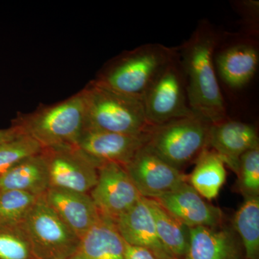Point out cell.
<instances>
[{"instance_id": "cell-24", "label": "cell", "mask_w": 259, "mask_h": 259, "mask_svg": "<svg viewBox=\"0 0 259 259\" xmlns=\"http://www.w3.org/2000/svg\"><path fill=\"white\" fill-rule=\"evenodd\" d=\"M0 259H38L23 224L0 226Z\"/></svg>"}, {"instance_id": "cell-9", "label": "cell", "mask_w": 259, "mask_h": 259, "mask_svg": "<svg viewBox=\"0 0 259 259\" xmlns=\"http://www.w3.org/2000/svg\"><path fill=\"white\" fill-rule=\"evenodd\" d=\"M49 167L50 187L91 192L98 178V168L76 146H61L42 150Z\"/></svg>"}, {"instance_id": "cell-7", "label": "cell", "mask_w": 259, "mask_h": 259, "mask_svg": "<svg viewBox=\"0 0 259 259\" xmlns=\"http://www.w3.org/2000/svg\"><path fill=\"white\" fill-rule=\"evenodd\" d=\"M143 102L146 120L153 127L195 115L189 105L179 53L148 89Z\"/></svg>"}, {"instance_id": "cell-28", "label": "cell", "mask_w": 259, "mask_h": 259, "mask_svg": "<svg viewBox=\"0 0 259 259\" xmlns=\"http://www.w3.org/2000/svg\"><path fill=\"white\" fill-rule=\"evenodd\" d=\"M21 132L15 126L11 125L7 129H0V144L14 139L18 136H22Z\"/></svg>"}, {"instance_id": "cell-27", "label": "cell", "mask_w": 259, "mask_h": 259, "mask_svg": "<svg viewBox=\"0 0 259 259\" xmlns=\"http://www.w3.org/2000/svg\"><path fill=\"white\" fill-rule=\"evenodd\" d=\"M125 259H158L151 250L144 247L130 245L125 242Z\"/></svg>"}, {"instance_id": "cell-12", "label": "cell", "mask_w": 259, "mask_h": 259, "mask_svg": "<svg viewBox=\"0 0 259 259\" xmlns=\"http://www.w3.org/2000/svg\"><path fill=\"white\" fill-rule=\"evenodd\" d=\"M153 199L189 228L222 224V210L207 202L187 182Z\"/></svg>"}, {"instance_id": "cell-4", "label": "cell", "mask_w": 259, "mask_h": 259, "mask_svg": "<svg viewBox=\"0 0 259 259\" xmlns=\"http://www.w3.org/2000/svg\"><path fill=\"white\" fill-rule=\"evenodd\" d=\"M177 56L178 48L146 44L119 56L95 81L143 100L158 75Z\"/></svg>"}, {"instance_id": "cell-13", "label": "cell", "mask_w": 259, "mask_h": 259, "mask_svg": "<svg viewBox=\"0 0 259 259\" xmlns=\"http://www.w3.org/2000/svg\"><path fill=\"white\" fill-rule=\"evenodd\" d=\"M256 148H259L258 134L249 124L227 118L210 126L208 148L217 153L236 175L241 156Z\"/></svg>"}, {"instance_id": "cell-16", "label": "cell", "mask_w": 259, "mask_h": 259, "mask_svg": "<svg viewBox=\"0 0 259 259\" xmlns=\"http://www.w3.org/2000/svg\"><path fill=\"white\" fill-rule=\"evenodd\" d=\"M241 247L234 233L222 226L190 228L185 259H240Z\"/></svg>"}, {"instance_id": "cell-29", "label": "cell", "mask_w": 259, "mask_h": 259, "mask_svg": "<svg viewBox=\"0 0 259 259\" xmlns=\"http://www.w3.org/2000/svg\"><path fill=\"white\" fill-rule=\"evenodd\" d=\"M172 259H178V258H172Z\"/></svg>"}, {"instance_id": "cell-5", "label": "cell", "mask_w": 259, "mask_h": 259, "mask_svg": "<svg viewBox=\"0 0 259 259\" xmlns=\"http://www.w3.org/2000/svg\"><path fill=\"white\" fill-rule=\"evenodd\" d=\"M212 124L197 115L153 126L146 146L170 165L181 170L208 148Z\"/></svg>"}, {"instance_id": "cell-11", "label": "cell", "mask_w": 259, "mask_h": 259, "mask_svg": "<svg viewBox=\"0 0 259 259\" xmlns=\"http://www.w3.org/2000/svg\"><path fill=\"white\" fill-rule=\"evenodd\" d=\"M149 132L139 135L85 130L76 147L99 168L107 163L125 166L147 144Z\"/></svg>"}, {"instance_id": "cell-17", "label": "cell", "mask_w": 259, "mask_h": 259, "mask_svg": "<svg viewBox=\"0 0 259 259\" xmlns=\"http://www.w3.org/2000/svg\"><path fill=\"white\" fill-rule=\"evenodd\" d=\"M214 66L223 81L229 88H244L258 69V49L248 42H239L223 49L214 58Z\"/></svg>"}, {"instance_id": "cell-23", "label": "cell", "mask_w": 259, "mask_h": 259, "mask_svg": "<svg viewBox=\"0 0 259 259\" xmlns=\"http://www.w3.org/2000/svg\"><path fill=\"white\" fill-rule=\"evenodd\" d=\"M37 197L20 191L0 190V226L23 224Z\"/></svg>"}, {"instance_id": "cell-8", "label": "cell", "mask_w": 259, "mask_h": 259, "mask_svg": "<svg viewBox=\"0 0 259 259\" xmlns=\"http://www.w3.org/2000/svg\"><path fill=\"white\" fill-rule=\"evenodd\" d=\"M90 195L101 217L113 222L143 197L125 167L115 163L99 167L97 183Z\"/></svg>"}, {"instance_id": "cell-10", "label": "cell", "mask_w": 259, "mask_h": 259, "mask_svg": "<svg viewBox=\"0 0 259 259\" xmlns=\"http://www.w3.org/2000/svg\"><path fill=\"white\" fill-rule=\"evenodd\" d=\"M124 167L144 198L156 199L187 182L185 174L160 158L146 144Z\"/></svg>"}, {"instance_id": "cell-1", "label": "cell", "mask_w": 259, "mask_h": 259, "mask_svg": "<svg viewBox=\"0 0 259 259\" xmlns=\"http://www.w3.org/2000/svg\"><path fill=\"white\" fill-rule=\"evenodd\" d=\"M216 45L215 33L204 23L178 49L191 110L211 124L227 119L226 104L214 66Z\"/></svg>"}, {"instance_id": "cell-20", "label": "cell", "mask_w": 259, "mask_h": 259, "mask_svg": "<svg viewBox=\"0 0 259 259\" xmlns=\"http://www.w3.org/2000/svg\"><path fill=\"white\" fill-rule=\"evenodd\" d=\"M189 182L201 197L207 200L215 199L226 183V165L212 149L206 148L196 160Z\"/></svg>"}, {"instance_id": "cell-26", "label": "cell", "mask_w": 259, "mask_h": 259, "mask_svg": "<svg viewBox=\"0 0 259 259\" xmlns=\"http://www.w3.org/2000/svg\"><path fill=\"white\" fill-rule=\"evenodd\" d=\"M237 175L240 191L245 198L259 197V148L241 156Z\"/></svg>"}, {"instance_id": "cell-25", "label": "cell", "mask_w": 259, "mask_h": 259, "mask_svg": "<svg viewBox=\"0 0 259 259\" xmlns=\"http://www.w3.org/2000/svg\"><path fill=\"white\" fill-rule=\"evenodd\" d=\"M44 150L35 140L25 135L0 144V176Z\"/></svg>"}, {"instance_id": "cell-14", "label": "cell", "mask_w": 259, "mask_h": 259, "mask_svg": "<svg viewBox=\"0 0 259 259\" xmlns=\"http://www.w3.org/2000/svg\"><path fill=\"white\" fill-rule=\"evenodd\" d=\"M44 197L56 214L80 239L101 218L90 194L50 187Z\"/></svg>"}, {"instance_id": "cell-2", "label": "cell", "mask_w": 259, "mask_h": 259, "mask_svg": "<svg viewBox=\"0 0 259 259\" xmlns=\"http://www.w3.org/2000/svg\"><path fill=\"white\" fill-rule=\"evenodd\" d=\"M22 134L35 140L42 148L76 146L86 130V107L82 92L35 111L18 113L12 121Z\"/></svg>"}, {"instance_id": "cell-21", "label": "cell", "mask_w": 259, "mask_h": 259, "mask_svg": "<svg viewBox=\"0 0 259 259\" xmlns=\"http://www.w3.org/2000/svg\"><path fill=\"white\" fill-rule=\"evenodd\" d=\"M146 199L162 244L174 258H185L190 243V228L167 212L155 199Z\"/></svg>"}, {"instance_id": "cell-18", "label": "cell", "mask_w": 259, "mask_h": 259, "mask_svg": "<svg viewBox=\"0 0 259 259\" xmlns=\"http://www.w3.org/2000/svg\"><path fill=\"white\" fill-rule=\"evenodd\" d=\"M124 250L125 241L115 222L101 217L80 239L71 259H125Z\"/></svg>"}, {"instance_id": "cell-22", "label": "cell", "mask_w": 259, "mask_h": 259, "mask_svg": "<svg viewBox=\"0 0 259 259\" xmlns=\"http://www.w3.org/2000/svg\"><path fill=\"white\" fill-rule=\"evenodd\" d=\"M234 227L244 248L245 259H258L259 197L245 198L235 214Z\"/></svg>"}, {"instance_id": "cell-3", "label": "cell", "mask_w": 259, "mask_h": 259, "mask_svg": "<svg viewBox=\"0 0 259 259\" xmlns=\"http://www.w3.org/2000/svg\"><path fill=\"white\" fill-rule=\"evenodd\" d=\"M86 107V130L139 135L153 126L146 120L144 102L93 81L81 90Z\"/></svg>"}, {"instance_id": "cell-19", "label": "cell", "mask_w": 259, "mask_h": 259, "mask_svg": "<svg viewBox=\"0 0 259 259\" xmlns=\"http://www.w3.org/2000/svg\"><path fill=\"white\" fill-rule=\"evenodd\" d=\"M50 188L44 152L30 156L0 176V190H15L40 197Z\"/></svg>"}, {"instance_id": "cell-15", "label": "cell", "mask_w": 259, "mask_h": 259, "mask_svg": "<svg viewBox=\"0 0 259 259\" xmlns=\"http://www.w3.org/2000/svg\"><path fill=\"white\" fill-rule=\"evenodd\" d=\"M115 223L122 239L128 244L147 248L158 259L175 258L158 238L152 213L144 197L121 214Z\"/></svg>"}, {"instance_id": "cell-6", "label": "cell", "mask_w": 259, "mask_h": 259, "mask_svg": "<svg viewBox=\"0 0 259 259\" xmlns=\"http://www.w3.org/2000/svg\"><path fill=\"white\" fill-rule=\"evenodd\" d=\"M23 226L38 259H71L80 238L65 224L44 195L37 197Z\"/></svg>"}]
</instances>
